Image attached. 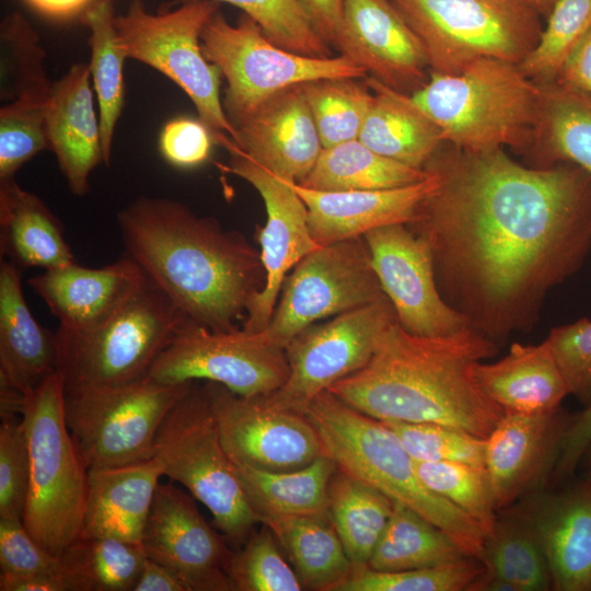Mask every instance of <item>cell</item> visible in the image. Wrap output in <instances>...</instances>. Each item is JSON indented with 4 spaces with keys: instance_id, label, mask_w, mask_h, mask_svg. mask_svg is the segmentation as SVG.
Segmentation results:
<instances>
[{
    "instance_id": "cell-1",
    "label": "cell",
    "mask_w": 591,
    "mask_h": 591,
    "mask_svg": "<svg viewBox=\"0 0 591 591\" xmlns=\"http://www.w3.org/2000/svg\"><path fill=\"white\" fill-rule=\"evenodd\" d=\"M422 170L437 185L406 225L429 245L444 301L498 346L531 331L591 253V174L448 142Z\"/></svg>"
},
{
    "instance_id": "cell-2",
    "label": "cell",
    "mask_w": 591,
    "mask_h": 591,
    "mask_svg": "<svg viewBox=\"0 0 591 591\" xmlns=\"http://www.w3.org/2000/svg\"><path fill=\"white\" fill-rule=\"evenodd\" d=\"M117 223L127 256L183 315L215 332L241 328L266 278L242 233L162 197L137 198Z\"/></svg>"
},
{
    "instance_id": "cell-3",
    "label": "cell",
    "mask_w": 591,
    "mask_h": 591,
    "mask_svg": "<svg viewBox=\"0 0 591 591\" xmlns=\"http://www.w3.org/2000/svg\"><path fill=\"white\" fill-rule=\"evenodd\" d=\"M498 351L470 327L417 336L396 320L380 335L369 362L327 391L382 421L443 424L487 438L505 412L483 392L472 369Z\"/></svg>"
},
{
    "instance_id": "cell-4",
    "label": "cell",
    "mask_w": 591,
    "mask_h": 591,
    "mask_svg": "<svg viewBox=\"0 0 591 591\" xmlns=\"http://www.w3.org/2000/svg\"><path fill=\"white\" fill-rule=\"evenodd\" d=\"M302 413L315 427L324 454L338 470L417 511L450 535L466 556L482 559L483 530L422 483L415 460L384 421L352 408L327 390Z\"/></svg>"
},
{
    "instance_id": "cell-5",
    "label": "cell",
    "mask_w": 591,
    "mask_h": 591,
    "mask_svg": "<svg viewBox=\"0 0 591 591\" xmlns=\"http://www.w3.org/2000/svg\"><path fill=\"white\" fill-rule=\"evenodd\" d=\"M412 97L443 142L466 151L509 147L524 155L534 140L542 86L517 63L482 58L457 74L430 72Z\"/></svg>"
},
{
    "instance_id": "cell-6",
    "label": "cell",
    "mask_w": 591,
    "mask_h": 591,
    "mask_svg": "<svg viewBox=\"0 0 591 591\" xmlns=\"http://www.w3.org/2000/svg\"><path fill=\"white\" fill-rule=\"evenodd\" d=\"M63 396L57 372L24 395L21 409L30 453L22 521L36 542L57 557L80 535L89 474L66 422Z\"/></svg>"
},
{
    "instance_id": "cell-7",
    "label": "cell",
    "mask_w": 591,
    "mask_h": 591,
    "mask_svg": "<svg viewBox=\"0 0 591 591\" xmlns=\"http://www.w3.org/2000/svg\"><path fill=\"white\" fill-rule=\"evenodd\" d=\"M154 457L164 476L183 485L209 510L231 544L243 545L262 523L223 447L206 384L194 381L169 412L155 437Z\"/></svg>"
},
{
    "instance_id": "cell-8",
    "label": "cell",
    "mask_w": 591,
    "mask_h": 591,
    "mask_svg": "<svg viewBox=\"0 0 591 591\" xmlns=\"http://www.w3.org/2000/svg\"><path fill=\"white\" fill-rule=\"evenodd\" d=\"M184 317L144 276L103 323L81 332L58 327L57 372L65 390L120 385L147 376Z\"/></svg>"
},
{
    "instance_id": "cell-9",
    "label": "cell",
    "mask_w": 591,
    "mask_h": 591,
    "mask_svg": "<svg viewBox=\"0 0 591 591\" xmlns=\"http://www.w3.org/2000/svg\"><path fill=\"white\" fill-rule=\"evenodd\" d=\"M419 38L430 72L461 73L482 58L519 65L537 45L531 0H391Z\"/></svg>"
},
{
    "instance_id": "cell-10",
    "label": "cell",
    "mask_w": 591,
    "mask_h": 591,
    "mask_svg": "<svg viewBox=\"0 0 591 591\" xmlns=\"http://www.w3.org/2000/svg\"><path fill=\"white\" fill-rule=\"evenodd\" d=\"M200 42L204 56L227 81L222 107L234 128L288 86L324 78L367 77L341 55L310 57L279 47L245 13L233 25L219 10L202 28Z\"/></svg>"
},
{
    "instance_id": "cell-11",
    "label": "cell",
    "mask_w": 591,
    "mask_h": 591,
    "mask_svg": "<svg viewBox=\"0 0 591 591\" xmlns=\"http://www.w3.org/2000/svg\"><path fill=\"white\" fill-rule=\"evenodd\" d=\"M193 382L165 383L144 376L120 385L65 390L66 422L86 467L154 457L161 424Z\"/></svg>"
},
{
    "instance_id": "cell-12",
    "label": "cell",
    "mask_w": 591,
    "mask_h": 591,
    "mask_svg": "<svg viewBox=\"0 0 591 591\" xmlns=\"http://www.w3.org/2000/svg\"><path fill=\"white\" fill-rule=\"evenodd\" d=\"M172 11L151 14L141 0H134L125 14L116 16L118 42L126 58L146 63L172 80L193 102L199 119L212 138L236 139L220 97V69L202 54L201 31L220 3L182 0Z\"/></svg>"
},
{
    "instance_id": "cell-13",
    "label": "cell",
    "mask_w": 591,
    "mask_h": 591,
    "mask_svg": "<svg viewBox=\"0 0 591 591\" xmlns=\"http://www.w3.org/2000/svg\"><path fill=\"white\" fill-rule=\"evenodd\" d=\"M288 375L285 348L262 333L215 332L185 316L147 376L165 383L204 380L237 395L268 396Z\"/></svg>"
},
{
    "instance_id": "cell-14",
    "label": "cell",
    "mask_w": 591,
    "mask_h": 591,
    "mask_svg": "<svg viewBox=\"0 0 591 591\" xmlns=\"http://www.w3.org/2000/svg\"><path fill=\"white\" fill-rule=\"evenodd\" d=\"M384 298L363 237L321 245L286 277L280 299L262 334L285 348L317 321Z\"/></svg>"
},
{
    "instance_id": "cell-15",
    "label": "cell",
    "mask_w": 591,
    "mask_h": 591,
    "mask_svg": "<svg viewBox=\"0 0 591 591\" xmlns=\"http://www.w3.org/2000/svg\"><path fill=\"white\" fill-rule=\"evenodd\" d=\"M396 320L391 301L384 298L310 325L286 345L289 375L267 401L302 413L316 395L363 368L380 335Z\"/></svg>"
},
{
    "instance_id": "cell-16",
    "label": "cell",
    "mask_w": 591,
    "mask_h": 591,
    "mask_svg": "<svg viewBox=\"0 0 591 591\" xmlns=\"http://www.w3.org/2000/svg\"><path fill=\"white\" fill-rule=\"evenodd\" d=\"M230 154L222 171L251 184L260 195L266 222L257 229L265 285L251 302L241 328L262 333L270 322L283 281L292 268L308 254L318 248L310 231L308 209L293 183L282 179L253 162L224 135L213 138Z\"/></svg>"
},
{
    "instance_id": "cell-17",
    "label": "cell",
    "mask_w": 591,
    "mask_h": 591,
    "mask_svg": "<svg viewBox=\"0 0 591 591\" xmlns=\"http://www.w3.org/2000/svg\"><path fill=\"white\" fill-rule=\"evenodd\" d=\"M205 384L232 461L283 472L325 455L315 427L303 413L276 407L266 396H242L215 382Z\"/></svg>"
},
{
    "instance_id": "cell-18",
    "label": "cell",
    "mask_w": 591,
    "mask_h": 591,
    "mask_svg": "<svg viewBox=\"0 0 591 591\" xmlns=\"http://www.w3.org/2000/svg\"><path fill=\"white\" fill-rule=\"evenodd\" d=\"M194 499L171 483L159 484L141 538L143 552L172 571L186 591H231L234 553Z\"/></svg>"
},
{
    "instance_id": "cell-19",
    "label": "cell",
    "mask_w": 591,
    "mask_h": 591,
    "mask_svg": "<svg viewBox=\"0 0 591 591\" xmlns=\"http://www.w3.org/2000/svg\"><path fill=\"white\" fill-rule=\"evenodd\" d=\"M384 294L398 324L417 336H444L467 324L442 298L429 245L404 223L389 224L363 236Z\"/></svg>"
},
{
    "instance_id": "cell-20",
    "label": "cell",
    "mask_w": 591,
    "mask_h": 591,
    "mask_svg": "<svg viewBox=\"0 0 591 591\" xmlns=\"http://www.w3.org/2000/svg\"><path fill=\"white\" fill-rule=\"evenodd\" d=\"M335 49L402 93L412 95L429 79L424 47L391 0H344Z\"/></svg>"
},
{
    "instance_id": "cell-21",
    "label": "cell",
    "mask_w": 591,
    "mask_h": 591,
    "mask_svg": "<svg viewBox=\"0 0 591 591\" xmlns=\"http://www.w3.org/2000/svg\"><path fill=\"white\" fill-rule=\"evenodd\" d=\"M573 414L505 413L487 437L485 467L498 513L552 478Z\"/></svg>"
},
{
    "instance_id": "cell-22",
    "label": "cell",
    "mask_w": 591,
    "mask_h": 591,
    "mask_svg": "<svg viewBox=\"0 0 591 591\" xmlns=\"http://www.w3.org/2000/svg\"><path fill=\"white\" fill-rule=\"evenodd\" d=\"M235 130L239 151L290 183H300L323 150L302 83L268 97Z\"/></svg>"
},
{
    "instance_id": "cell-23",
    "label": "cell",
    "mask_w": 591,
    "mask_h": 591,
    "mask_svg": "<svg viewBox=\"0 0 591 591\" xmlns=\"http://www.w3.org/2000/svg\"><path fill=\"white\" fill-rule=\"evenodd\" d=\"M517 507L542 545L552 590L591 591V478L534 491Z\"/></svg>"
},
{
    "instance_id": "cell-24",
    "label": "cell",
    "mask_w": 591,
    "mask_h": 591,
    "mask_svg": "<svg viewBox=\"0 0 591 591\" xmlns=\"http://www.w3.org/2000/svg\"><path fill=\"white\" fill-rule=\"evenodd\" d=\"M144 280L139 266L128 256L101 268L76 262L46 269L28 279L59 327L86 331L107 320Z\"/></svg>"
},
{
    "instance_id": "cell-25",
    "label": "cell",
    "mask_w": 591,
    "mask_h": 591,
    "mask_svg": "<svg viewBox=\"0 0 591 591\" xmlns=\"http://www.w3.org/2000/svg\"><path fill=\"white\" fill-rule=\"evenodd\" d=\"M427 173L418 183L381 190L321 192L293 186L306 206L314 241L327 245L363 237L389 224L412 222L419 204L437 185L436 176Z\"/></svg>"
},
{
    "instance_id": "cell-26",
    "label": "cell",
    "mask_w": 591,
    "mask_h": 591,
    "mask_svg": "<svg viewBox=\"0 0 591 591\" xmlns=\"http://www.w3.org/2000/svg\"><path fill=\"white\" fill-rule=\"evenodd\" d=\"M90 79L89 65H73L53 83L45 114L48 147L70 190L78 196L89 190L92 171L103 163Z\"/></svg>"
},
{
    "instance_id": "cell-27",
    "label": "cell",
    "mask_w": 591,
    "mask_h": 591,
    "mask_svg": "<svg viewBox=\"0 0 591 591\" xmlns=\"http://www.w3.org/2000/svg\"><path fill=\"white\" fill-rule=\"evenodd\" d=\"M162 476L157 457L129 465L90 468L79 536H113L141 544Z\"/></svg>"
},
{
    "instance_id": "cell-28",
    "label": "cell",
    "mask_w": 591,
    "mask_h": 591,
    "mask_svg": "<svg viewBox=\"0 0 591 591\" xmlns=\"http://www.w3.org/2000/svg\"><path fill=\"white\" fill-rule=\"evenodd\" d=\"M57 373L55 333L33 316L22 288V270L0 263V385L25 395Z\"/></svg>"
},
{
    "instance_id": "cell-29",
    "label": "cell",
    "mask_w": 591,
    "mask_h": 591,
    "mask_svg": "<svg viewBox=\"0 0 591 591\" xmlns=\"http://www.w3.org/2000/svg\"><path fill=\"white\" fill-rule=\"evenodd\" d=\"M472 373L505 413H552L569 395L546 339L538 345L512 343L503 358L490 363L478 361Z\"/></svg>"
},
{
    "instance_id": "cell-30",
    "label": "cell",
    "mask_w": 591,
    "mask_h": 591,
    "mask_svg": "<svg viewBox=\"0 0 591 591\" xmlns=\"http://www.w3.org/2000/svg\"><path fill=\"white\" fill-rule=\"evenodd\" d=\"M0 252L21 270H46L76 262L59 220L14 178L0 182Z\"/></svg>"
},
{
    "instance_id": "cell-31",
    "label": "cell",
    "mask_w": 591,
    "mask_h": 591,
    "mask_svg": "<svg viewBox=\"0 0 591 591\" xmlns=\"http://www.w3.org/2000/svg\"><path fill=\"white\" fill-rule=\"evenodd\" d=\"M363 80L373 92V102L358 139L383 157L422 170L443 143L440 128L412 95L369 76Z\"/></svg>"
},
{
    "instance_id": "cell-32",
    "label": "cell",
    "mask_w": 591,
    "mask_h": 591,
    "mask_svg": "<svg viewBox=\"0 0 591 591\" xmlns=\"http://www.w3.org/2000/svg\"><path fill=\"white\" fill-rule=\"evenodd\" d=\"M542 97L526 165L571 162L591 174V94L556 81L540 83Z\"/></svg>"
},
{
    "instance_id": "cell-33",
    "label": "cell",
    "mask_w": 591,
    "mask_h": 591,
    "mask_svg": "<svg viewBox=\"0 0 591 591\" xmlns=\"http://www.w3.org/2000/svg\"><path fill=\"white\" fill-rule=\"evenodd\" d=\"M287 554L303 589L333 591L355 568L326 511L263 520Z\"/></svg>"
},
{
    "instance_id": "cell-34",
    "label": "cell",
    "mask_w": 591,
    "mask_h": 591,
    "mask_svg": "<svg viewBox=\"0 0 591 591\" xmlns=\"http://www.w3.org/2000/svg\"><path fill=\"white\" fill-rule=\"evenodd\" d=\"M234 464L248 502L262 522L271 517L326 511L328 485L337 468L328 456L283 472Z\"/></svg>"
},
{
    "instance_id": "cell-35",
    "label": "cell",
    "mask_w": 591,
    "mask_h": 591,
    "mask_svg": "<svg viewBox=\"0 0 591 591\" xmlns=\"http://www.w3.org/2000/svg\"><path fill=\"white\" fill-rule=\"evenodd\" d=\"M427 176L425 170L383 157L355 139L323 148L298 184L321 192L381 190L412 185Z\"/></svg>"
},
{
    "instance_id": "cell-36",
    "label": "cell",
    "mask_w": 591,
    "mask_h": 591,
    "mask_svg": "<svg viewBox=\"0 0 591 591\" xmlns=\"http://www.w3.org/2000/svg\"><path fill=\"white\" fill-rule=\"evenodd\" d=\"M394 502L372 486L336 468L328 489L326 512L355 565H368L391 517Z\"/></svg>"
},
{
    "instance_id": "cell-37",
    "label": "cell",
    "mask_w": 591,
    "mask_h": 591,
    "mask_svg": "<svg viewBox=\"0 0 591 591\" xmlns=\"http://www.w3.org/2000/svg\"><path fill=\"white\" fill-rule=\"evenodd\" d=\"M81 15L90 31L89 68L99 104L103 164L108 166L114 131L124 106L126 56L118 42L112 0H94Z\"/></svg>"
},
{
    "instance_id": "cell-38",
    "label": "cell",
    "mask_w": 591,
    "mask_h": 591,
    "mask_svg": "<svg viewBox=\"0 0 591 591\" xmlns=\"http://www.w3.org/2000/svg\"><path fill=\"white\" fill-rule=\"evenodd\" d=\"M466 555L442 529L412 508L394 502L367 566L375 570L433 567Z\"/></svg>"
},
{
    "instance_id": "cell-39",
    "label": "cell",
    "mask_w": 591,
    "mask_h": 591,
    "mask_svg": "<svg viewBox=\"0 0 591 591\" xmlns=\"http://www.w3.org/2000/svg\"><path fill=\"white\" fill-rule=\"evenodd\" d=\"M485 537L482 561L486 570L514 591L552 590L551 571L532 525L517 508L500 511Z\"/></svg>"
},
{
    "instance_id": "cell-40",
    "label": "cell",
    "mask_w": 591,
    "mask_h": 591,
    "mask_svg": "<svg viewBox=\"0 0 591 591\" xmlns=\"http://www.w3.org/2000/svg\"><path fill=\"white\" fill-rule=\"evenodd\" d=\"M141 544L79 536L61 556L69 591H132L146 560Z\"/></svg>"
},
{
    "instance_id": "cell-41",
    "label": "cell",
    "mask_w": 591,
    "mask_h": 591,
    "mask_svg": "<svg viewBox=\"0 0 591 591\" xmlns=\"http://www.w3.org/2000/svg\"><path fill=\"white\" fill-rule=\"evenodd\" d=\"M323 148L359 138L373 92L357 78H324L302 83Z\"/></svg>"
},
{
    "instance_id": "cell-42",
    "label": "cell",
    "mask_w": 591,
    "mask_h": 591,
    "mask_svg": "<svg viewBox=\"0 0 591 591\" xmlns=\"http://www.w3.org/2000/svg\"><path fill=\"white\" fill-rule=\"evenodd\" d=\"M422 483L472 518L490 534L498 518L494 490L485 466L459 462H422L415 460Z\"/></svg>"
},
{
    "instance_id": "cell-43",
    "label": "cell",
    "mask_w": 591,
    "mask_h": 591,
    "mask_svg": "<svg viewBox=\"0 0 591 591\" xmlns=\"http://www.w3.org/2000/svg\"><path fill=\"white\" fill-rule=\"evenodd\" d=\"M485 570L482 560L465 556L425 568L375 570L358 566L333 591H466Z\"/></svg>"
},
{
    "instance_id": "cell-44",
    "label": "cell",
    "mask_w": 591,
    "mask_h": 591,
    "mask_svg": "<svg viewBox=\"0 0 591 591\" xmlns=\"http://www.w3.org/2000/svg\"><path fill=\"white\" fill-rule=\"evenodd\" d=\"M590 28L591 0H558L537 45L519 69L537 83L556 81L566 58Z\"/></svg>"
},
{
    "instance_id": "cell-45",
    "label": "cell",
    "mask_w": 591,
    "mask_h": 591,
    "mask_svg": "<svg viewBox=\"0 0 591 591\" xmlns=\"http://www.w3.org/2000/svg\"><path fill=\"white\" fill-rule=\"evenodd\" d=\"M39 39L27 20L19 12L1 23L2 77L5 99L49 95L53 83L43 68L44 54Z\"/></svg>"
},
{
    "instance_id": "cell-46",
    "label": "cell",
    "mask_w": 591,
    "mask_h": 591,
    "mask_svg": "<svg viewBox=\"0 0 591 591\" xmlns=\"http://www.w3.org/2000/svg\"><path fill=\"white\" fill-rule=\"evenodd\" d=\"M240 552L234 553L230 577L233 591H300L303 586L281 553L271 529L262 523Z\"/></svg>"
},
{
    "instance_id": "cell-47",
    "label": "cell",
    "mask_w": 591,
    "mask_h": 591,
    "mask_svg": "<svg viewBox=\"0 0 591 591\" xmlns=\"http://www.w3.org/2000/svg\"><path fill=\"white\" fill-rule=\"evenodd\" d=\"M49 96H21L0 109V182L14 178L19 169L44 149L46 105Z\"/></svg>"
},
{
    "instance_id": "cell-48",
    "label": "cell",
    "mask_w": 591,
    "mask_h": 591,
    "mask_svg": "<svg viewBox=\"0 0 591 591\" xmlns=\"http://www.w3.org/2000/svg\"><path fill=\"white\" fill-rule=\"evenodd\" d=\"M252 18L279 47L310 57H331L332 47L313 30L297 0H212Z\"/></svg>"
},
{
    "instance_id": "cell-49",
    "label": "cell",
    "mask_w": 591,
    "mask_h": 591,
    "mask_svg": "<svg viewBox=\"0 0 591 591\" xmlns=\"http://www.w3.org/2000/svg\"><path fill=\"white\" fill-rule=\"evenodd\" d=\"M416 461L485 466L487 438L436 422L384 421Z\"/></svg>"
},
{
    "instance_id": "cell-50",
    "label": "cell",
    "mask_w": 591,
    "mask_h": 591,
    "mask_svg": "<svg viewBox=\"0 0 591 591\" xmlns=\"http://www.w3.org/2000/svg\"><path fill=\"white\" fill-rule=\"evenodd\" d=\"M30 482V453L22 419L0 425V518L23 519Z\"/></svg>"
},
{
    "instance_id": "cell-51",
    "label": "cell",
    "mask_w": 591,
    "mask_h": 591,
    "mask_svg": "<svg viewBox=\"0 0 591 591\" xmlns=\"http://www.w3.org/2000/svg\"><path fill=\"white\" fill-rule=\"evenodd\" d=\"M61 571V557L47 552L19 519L0 518V590L16 581Z\"/></svg>"
},
{
    "instance_id": "cell-52",
    "label": "cell",
    "mask_w": 591,
    "mask_h": 591,
    "mask_svg": "<svg viewBox=\"0 0 591 591\" xmlns=\"http://www.w3.org/2000/svg\"><path fill=\"white\" fill-rule=\"evenodd\" d=\"M568 394L583 406L591 403V320L581 317L556 326L546 338Z\"/></svg>"
},
{
    "instance_id": "cell-53",
    "label": "cell",
    "mask_w": 591,
    "mask_h": 591,
    "mask_svg": "<svg viewBox=\"0 0 591 591\" xmlns=\"http://www.w3.org/2000/svg\"><path fill=\"white\" fill-rule=\"evenodd\" d=\"M212 135L200 119L179 117L170 120L160 136V151L177 167H195L208 160Z\"/></svg>"
},
{
    "instance_id": "cell-54",
    "label": "cell",
    "mask_w": 591,
    "mask_h": 591,
    "mask_svg": "<svg viewBox=\"0 0 591 591\" xmlns=\"http://www.w3.org/2000/svg\"><path fill=\"white\" fill-rule=\"evenodd\" d=\"M591 445V403L573 414L552 475L556 483L571 478Z\"/></svg>"
},
{
    "instance_id": "cell-55",
    "label": "cell",
    "mask_w": 591,
    "mask_h": 591,
    "mask_svg": "<svg viewBox=\"0 0 591 591\" xmlns=\"http://www.w3.org/2000/svg\"><path fill=\"white\" fill-rule=\"evenodd\" d=\"M316 34L335 48L341 26L344 0H297Z\"/></svg>"
},
{
    "instance_id": "cell-56",
    "label": "cell",
    "mask_w": 591,
    "mask_h": 591,
    "mask_svg": "<svg viewBox=\"0 0 591 591\" xmlns=\"http://www.w3.org/2000/svg\"><path fill=\"white\" fill-rule=\"evenodd\" d=\"M556 82L591 94V28L566 58Z\"/></svg>"
},
{
    "instance_id": "cell-57",
    "label": "cell",
    "mask_w": 591,
    "mask_h": 591,
    "mask_svg": "<svg viewBox=\"0 0 591 591\" xmlns=\"http://www.w3.org/2000/svg\"><path fill=\"white\" fill-rule=\"evenodd\" d=\"M132 591H186V589L166 567L146 557Z\"/></svg>"
},
{
    "instance_id": "cell-58",
    "label": "cell",
    "mask_w": 591,
    "mask_h": 591,
    "mask_svg": "<svg viewBox=\"0 0 591 591\" xmlns=\"http://www.w3.org/2000/svg\"><path fill=\"white\" fill-rule=\"evenodd\" d=\"M39 13L54 19H69L83 13L94 0H25Z\"/></svg>"
},
{
    "instance_id": "cell-59",
    "label": "cell",
    "mask_w": 591,
    "mask_h": 591,
    "mask_svg": "<svg viewBox=\"0 0 591 591\" xmlns=\"http://www.w3.org/2000/svg\"><path fill=\"white\" fill-rule=\"evenodd\" d=\"M542 18L547 19L558 0H531Z\"/></svg>"
},
{
    "instance_id": "cell-60",
    "label": "cell",
    "mask_w": 591,
    "mask_h": 591,
    "mask_svg": "<svg viewBox=\"0 0 591 591\" xmlns=\"http://www.w3.org/2000/svg\"><path fill=\"white\" fill-rule=\"evenodd\" d=\"M580 464L583 465V470H584L583 476L591 478V445L584 453Z\"/></svg>"
}]
</instances>
